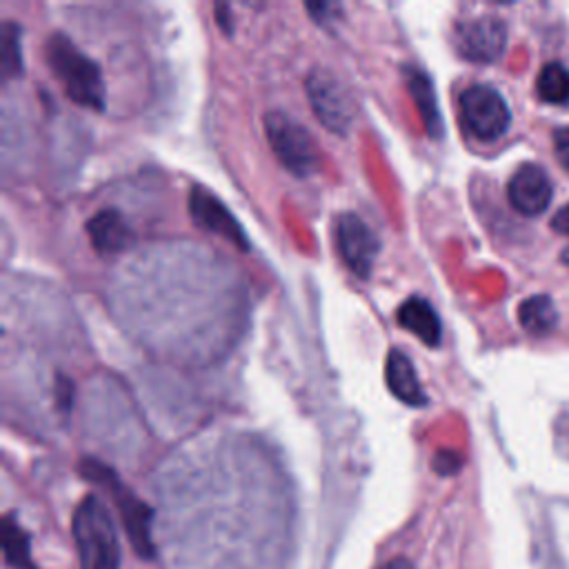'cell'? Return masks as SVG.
Wrapping results in <instances>:
<instances>
[{
	"label": "cell",
	"mask_w": 569,
	"mask_h": 569,
	"mask_svg": "<svg viewBox=\"0 0 569 569\" xmlns=\"http://www.w3.org/2000/svg\"><path fill=\"white\" fill-rule=\"evenodd\" d=\"M44 60L64 87V93L91 109L104 107V80L96 60L84 56L64 33L56 31L44 42Z\"/></svg>",
	"instance_id": "cell-2"
},
{
	"label": "cell",
	"mask_w": 569,
	"mask_h": 569,
	"mask_svg": "<svg viewBox=\"0 0 569 569\" xmlns=\"http://www.w3.org/2000/svg\"><path fill=\"white\" fill-rule=\"evenodd\" d=\"M405 82H407V91L416 104V111H418L427 133L431 138H440L442 136V118L438 111V100H436V91H433L429 76H425L416 67H405Z\"/></svg>",
	"instance_id": "cell-14"
},
{
	"label": "cell",
	"mask_w": 569,
	"mask_h": 569,
	"mask_svg": "<svg viewBox=\"0 0 569 569\" xmlns=\"http://www.w3.org/2000/svg\"><path fill=\"white\" fill-rule=\"evenodd\" d=\"M80 569H120L122 551L113 518L98 496H84L71 518Z\"/></svg>",
	"instance_id": "cell-1"
},
{
	"label": "cell",
	"mask_w": 569,
	"mask_h": 569,
	"mask_svg": "<svg viewBox=\"0 0 569 569\" xmlns=\"http://www.w3.org/2000/svg\"><path fill=\"white\" fill-rule=\"evenodd\" d=\"M536 91L545 102L562 104L569 100V69L560 62H547L536 80Z\"/></svg>",
	"instance_id": "cell-17"
},
{
	"label": "cell",
	"mask_w": 569,
	"mask_h": 569,
	"mask_svg": "<svg viewBox=\"0 0 569 569\" xmlns=\"http://www.w3.org/2000/svg\"><path fill=\"white\" fill-rule=\"evenodd\" d=\"M378 569H416V567L409 560H405V558H393V560L380 565Z\"/></svg>",
	"instance_id": "cell-24"
},
{
	"label": "cell",
	"mask_w": 569,
	"mask_h": 569,
	"mask_svg": "<svg viewBox=\"0 0 569 569\" xmlns=\"http://www.w3.org/2000/svg\"><path fill=\"white\" fill-rule=\"evenodd\" d=\"M553 153L565 169H569V127L553 131Z\"/></svg>",
	"instance_id": "cell-20"
},
{
	"label": "cell",
	"mask_w": 569,
	"mask_h": 569,
	"mask_svg": "<svg viewBox=\"0 0 569 569\" xmlns=\"http://www.w3.org/2000/svg\"><path fill=\"white\" fill-rule=\"evenodd\" d=\"M460 120L465 129L482 140H498L511 122V111L507 100L491 84H471L460 93Z\"/></svg>",
	"instance_id": "cell-5"
},
{
	"label": "cell",
	"mask_w": 569,
	"mask_h": 569,
	"mask_svg": "<svg viewBox=\"0 0 569 569\" xmlns=\"http://www.w3.org/2000/svg\"><path fill=\"white\" fill-rule=\"evenodd\" d=\"M80 471L87 480L104 487L109 491V496L113 498L116 507H118V513L122 518V525H124V531H127V538L133 547V551L140 556V558H147L151 560L156 556V547H153V540H151V507L147 502H142L127 485L120 482V478L104 465H100L98 460H82L80 462Z\"/></svg>",
	"instance_id": "cell-3"
},
{
	"label": "cell",
	"mask_w": 569,
	"mask_h": 569,
	"mask_svg": "<svg viewBox=\"0 0 569 569\" xmlns=\"http://www.w3.org/2000/svg\"><path fill=\"white\" fill-rule=\"evenodd\" d=\"M398 325L407 331H411L413 336H418L420 342L436 347L440 342L442 336V325L440 318L436 313V309L431 307V302L427 298L420 296H409L396 311Z\"/></svg>",
	"instance_id": "cell-13"
},
{
	"label": "cell",
	"mask_w": 569,
	"mask_h": 569,
	"mask_svg": "<svg viewBox=\"0 0 569 569\" xmlns=\"http://www.w3.org/2000/svg\"><path fill=\"white\" fill-rule=\"evenodd\" d=\"M551 227H553L558 233L569 236V202L558 209V213H556L553 220H551Z\"/></svg>",
	"instance_id": "cell-23"
},
{
	"label": "cell",
	"mask_w": 569,
	"mask_h": 569,
	"mask_svg": "<svg viewBox=\"0 0 569 569\" xmlns=\"http://www.w3.org/2000/svg\"><path fill=\"white\" fill-rule=\"evenodd\" d=\"M385 382L400 402L411 407L427 405V396L420 387L416 367L402 349H396V347L389 349L385 360Z\"/></svg>",
	"instance_id": "cell-11"
},
{
	"label": "cell",
	"mask_w": 569,
	"mask_h": 569,
	"mask_svg": "<svg viewBox=\"0 0 569 569\" xmlns=\"http://www.w3.org/2000/svg\"><path fill=\"white\" fill-rule=\"evenodd\" d=\"M453 42L458 53L471 62H493L502 56L507 44L505 22L493 16L465 20L456 27Z\"/></svg>",
	"instance_id": "cell-8"
},
{
	"label": "cell",
	"mask_w": 569,
	"mask_h": 569,
	"mask_svg": "<svg viewBox=\"0 0 569 569\" xmlns=\"http://www.w3.org/2000/svg\"><path fill=\"white\" fill-rule=\"evenodd\" d=\"M56 396H58V405L62 411H67L71 407V400H73V385L64 378H58V387H56Z\"/></svg>",
	"instance_id": "cell-22"
},
{
	"label": "cell",
	"mask_w": 569,
	"mask_h": 569,
	"mask_svg": "<svg viewBox=\"0 0 569 569\" xmlns=\"http://www.w3.org/2000/svg\"><path fill=\"white\" fill-rule=\"evenodd\" d=\"M460 467V458L453 451H438L433 458V469L438 473H453Z\"/></svg>",
	"instance_id": "cell-21"
},
{
	"label": "cell",
	"mask_w": 569,
	"mask_h": 569,
	"mask_svg": "<svg viewBox=\"0 0 569 569\" xmlns=\"http://www.w3.org/2000/svg\"><path fill=\"white\" fill-rule=\"evenodd\" d=\"M267 140L278 156L280 164L298 178H305L318 169L320 151L311 133L284 111H269L264 116Z\"/></svg>",
	"instance_id": "cell-4"
},
{
	"label": "cell",
	"mask_w": 569,
	"mask_h": 569,
	"mask_svg": "<svg viewBox=\"0 0 569 569\" xmlns=\"http://www.w3.org/2000/svg\"><path fill=\"white\" fill-rule=\"evenodd\" d=\"M189 213H191V220L198 227L224 238L227 242L236 244L240 251L249 249V240H247L240 222L224 207V202L216 193H211L209 189H204L200 184L191 187V191H189Z\"/></svg>",
	"instance_id": "cell-9"
},
{
	"label": "cell",
	"mask_w": 569,
	"mask_h": 569,
	"mask_svg": "<svg viewBox=\"0 0 569 569\" xmlns=\"http://www.w3.org/2000/svg\"><path fill=\"white\" fill-rule=\"evenodd\" d=\"M307 11L311 13V18L320 24H329L336 22L340 16V4L336 2H307Z\"/></svg>",
	"instance_id": "cell-19"
},
{
	"label": "cell",
	"mask_w": 569,
	"mask_h": 569,
	"mask_svg": "<svg viewBox=\"0 0 569 569\" xmlns=\"http://www.w3.org/2000/svg\"><path fill=\"white\" fill-rule=\"evenodd\" d=\"M2 551L7 565L13 569H38L31 558L29 536L11 516H4L2 520Z\"/></svg>",
	"instance_id": "cell-16"
},
{
	"label": "cell",
	"mask_w": 569,
	"mask_h": 569,
	"mask_svg": "<svg viewBox=\"0 0 569 569\" xmlns=\"http://www.w3.org/2000/svg\"><path fill=\"white\" fill-rule=\"evenodd\" d=\"M0 73L4 80L22 73L20 27L11 20H4L0 27Z\"/></svg>",
	"instance_id": "cell-18"
},
{
	"label": "cell",
	"mask_w": 569,
	"mask_h": 569,
	"mask_svg": "<svg viewBox=\"0 0 569 569\" xmlns=\"http://www.w3.org/2000/svg\"><path fill=\"white\" fill-rule=\"evenodd\" d=\"M307 98L316 118L333 133H345L351 127L353 109L345 87L325 69H313L307 76Z\"/></svg>",
	"instance_id": "cell-6"
},
{
	"label": "cell",
	"mask_w": 569,
	"mask_h": 569,
	"mask_svg": "<svg viewBox=\"0 0 569 569\" xmlns=\"http://www.w3.org/2000/svg\"><path fill=\"white\" fill-rule=\"evenodd\" d=\"M87 236L98 253H118L133 240L129 224L118 209H100L87 222Z\"/></svg>",
	"instance_id": "cell-12"
},
{
	"label": "cell",
	"mask_w": 569,
	"mask_h": 569,
	"mask_svg": "<svg viewBox=\"0 0 569 569\" xmlns=\"http://www.w3.org/2000/svg\"><path fill=\"white\" fill-rule=\"evenodd\" d=\"M336 242L345 264L360 278L371 273L380 251L378 233L353 211H345L336 220Z\"/></svg>",
	"instance_id": "cell-7"
},
{
	"label": "cell",
	"mask_w": 569,
	"mask_h": 569,
	"mask_svg": "<svg viewBox=\"0 0 569 569\" xmlns=\"http://www.w3.org/2000/svg\"><path fill=\"white\" fill-rule=\"evenodd\" d=\"M553 196L551 180L547 171L533 162H527L513 171L507 182V198L509 204L522 216H538L542 213Z\"/></svg>",
	"instance_id": "cell-10"
},
{
	"label": "cell",
	"mask_w": 569,
	"mask_h": 569,
	"mask_svg": "<svg viewBox=\"0 0 569 569\" xmlns=\"http://www.w3.org/2000/svg\"><path fill=\"white\" fill-rule=\"evenodd\" d=\"M518 320L531 336H545L558 325V311L549 296H529L518 307Z\"/></svg>",
	"instance_id": "cell-15"
}]
</instances>
